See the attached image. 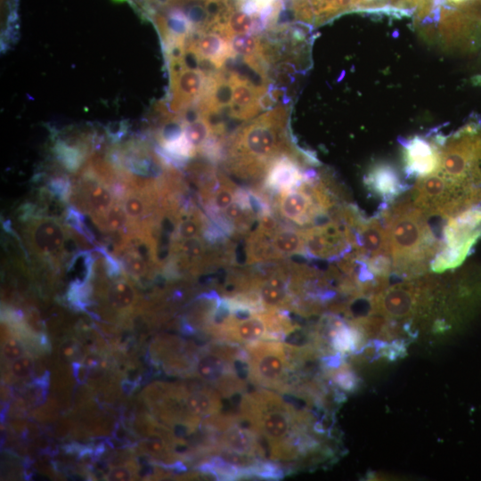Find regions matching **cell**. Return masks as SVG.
Returning a JSON list of instances; mask_svg holds the SVG:
<instances>
[{
	"instance_id": "cell-23",
	"label": "cell",
	"mask_w": 481,
	"mask_h": 481,
	"mask_svg": "<svg viewBox=\"0 0 481 481\" xmlns=\"http://www.w3.org/2000/svg\"><path fill=\"white\" fill-rule=\"evenodd\" d=\"M182 61L187 69H199L200 56L194 48L189 47L185 49Z\"/></svg>"
},
{
	"instance_id": "cell-11",
	"label": "cell",
	"mask_w": 481,
	"mask_h": 481,
	"mask_svg": "<svg viewBox=\"0 0 481 481\" xmlns=\"http://www.w3.org/2000/svg\"><path fill=\"white\" fill-rule=\"evenodd\" d=\"M232 83V101L229 107L230 115L238 119L254 117L260 110L259 98L265 87H259L237 73H231Z\"/></svg>"
},
{
	"instance_id": "cell-28",
	"label": "cell",
	"mask_w": 481,
	"mask_h": 481,
	"mask_svg": "<svg viewBox=\"0 0 481 481\" xmlns=\"http://www.w3.org/2000/svg\"><path fill=\"white\" fill-rule=\"evenodd\" d=\"M114 3H123L127 0H112Z\"/></svg>"
},
{
	"instance_id": "cell-6",
	"label": "cell",
	"mask_w": 481,
	"mask_h": 481,
	"mask_svg": "<svg viewBox=\"0 0 481 481\" xmlns=\"http://www.w3.org/2000/svg\"><path fill=\"white\" fill-rule=\"evenodd\" d=\"M441 136L413 135L402 141L404 167L408 178H421L437 170Z\"/></svg>"
},
{
	"instance_id": "cell-1",
	"label": "cell",
	"mask_w": 481,
	"mask_h": 481,
	"mask_svg": "<svg viewBox=\"0 0 481 481\" xmlns=\"http://www.w3.org/2000/svg\"><path fill=\"white\" fill-rule=\"evenodd\" d=\"M378 215L387 229L393 273L407 278L425 273L442 244L427 216L411 200L381 204Z\"/></svg>"
},
{
	"instance_id": "cell-27",
	"label": "cell",
	"mask_w": 481,
	"mask_h": 481,
	"mask_svg": "<svg viewBox=\"0 0 481 481\" xmlns=\"http://www.w3.org/2000/svg\"><path fill=\"white\" fill-rule=\"evenodd\" d=\"M449 3L453 4L458 6H461L465 4H468L469 2L472 0H447Z\"/></svg>"
},
{
	"instance_id": "cell-25",
	"label": "cell",
	"mask_w": 481,
	"mask_h": 481,
	"mask_svg": "<svg viewBox=\"0 0 481 481\" xmlns=\"http://www.w3.org/2000/svg\"><path fill=\"white\" fill-rule=\"evenodd\" d=\"M4 354L10 359H18L22 354V349L17 341L12 340L5 344L4 347Z\"/></svg>"
},
{
	"instance_id": "cell-5",
	"label": "cell",
	"mask_w": 481,
	"mask_h": 481,
	"mask_svg": "<svg viewBox=\"0 0 481 481\" xmlns=\"http://www.w3.org/2000/svg\"><path fill=\"white\" fill-rule=\"evenodd\" d=\"M303 232V256L308 260L338 262L351 252L355 245L353 231L339 221L330 220L320 225L309 226Z\"/></svg>"
},
{
	"instance_id": "cell-22",
	"label": "cell",
	"mask_w": 481,
	"mask_h": 481,
	"mask_svg": "<svg viewBox=\"0 0 481 481\" xmlns=\"http://www.w3.org/2000/svg\"><path fill=\"white\" fill-rule=\"evenodd\" d=\"M334 381L346 390H352L355 387L354 375L347 370L342 368L336 373L331 374Z\"/></svg>"
},
{
	"instance_id": "cell-10",
	"label": "cell",
	"mask_w": 481,
	"mask_h": 481,
	"mask_svg": "<svg viewBox=\"0 0 481 481\" xmlns=\"http://www.w3.org/2000/svg\"><path fill=\"white\" fill-rule=\"evenodd\" d=\"M367 190L389 205L408 191L411 186L404 183L397 170L390 164L379 162L373 165L363 177Z\"/></svg>"
},
{
	"instance_id": "cell-14",
	"label": "cell",
	"mask_w": 481,
	"mask_h": 481,
	"mask_svg": "<svg viewBox=\"0 0 481 481\" xmlns=\"http://www.w3.org/2000/svg\"><path fill=\"white\" fill-rule=\"evenodd\" d=\"M272 244L281 260L304 253V232L293 226H283L271 238Z\"/></svg>"
},
{
	"instance_id": "cell-26",
	"label": "cell",
	"mask_w": 481,
	"mask_h": 481,
	"mask_svg": "<svg viewBox=\"0 0 481 481\" xmlns=\"http://www.w3.org/2000/svg\"><path fill=\"white\" fill-rule=\"evenodd\" d=\"M129 477H130L129 472L124 468H118V469H113L110 472V477H109L110 480H115V481L128 480Z\"/></svg>"
},
{
	"instance_id": "cell-18",
	"label": "cell",
	"mask_w": 481,
	"mask_h": 481,
	"mask_svg": "<svg viewBox=\"0 0 481 481\" xmlns=\"http://www.w3.org/2000/svg\"><path fill=\"white\" fill-rule=\"evenodd\" d=\"M184 124L180 118H167L165 119L157 133V139L160 147H164L178 141L184 135Z\"/></svg>"
},
{
	"instance_id": "cell-20",
	"label": "cell",
	"mask_w": 481,
	"mask_h": 481,
	"mask_svg": "<svg viewBox=\"0 0 481 481\" xmlns=\"http://www.w3.org/2000/svg\"><path fill=\"white\" fill-rule=\"evenodd\" d=\"M231 48L243 56L255 55L261 52V41L252 34H240L232 38Z\"/></svg>"
},
{
	"instance_id": "cell-12",
	"label": "cell",
	"mask_w": 481,
	"mask_h": 481,
	"mask_svg": "<svg viewBox=\"0 0 481 481\" xmlns=\"http://www.w3.org/2000/svg\"><path fill=\"white\" fill-rule=\"evenodd\" d=\"M304 171L296 158L283 156L272 164L263 184L275 193L295 189L303 183Z\"/></svg>"
},
{
	"instance_id": "cell-2",
	"label": "cell",
	"mask_w": 481,
	"mask_h": 481,
	"mask_svg": "<svg viewBox=\"0 0 481 481\" xmlns=\"http://www.w3.org/2000/svg\"><path fill=\"white\" fill-rule=\"evenodd\" d=\"M286 110L278 107L241 127L229 148V169L235 175L264 182L272 164L279 158L297 159L285 131Z\"/></svg>"
},
{
	"instance_id": "cell-8",
	"label": "cell",
	"mask_w": 481,
	"mask_h": 481,
	"mask_svg": "<svg viewBox=\"0 0 481 481\" xmlns=\"http://www.w3.org/2000/svg\"><path fill=\"white\" fill-rule=\"evenodd\" d=\"M351 230L355 236L352 251L357 256L363 258L379 255L390 256L387 229L378 214L371 218L364 216Z\"/></svg>"
},
{
	"instance_id": "cell-3",
	"label": "cell",
	"mask_w": 481,
	"mask_h": 481,
	"mask_svg": "<svg viewBox=\"0 0 481 481\" xmlns=\"http://www.w3.org/2000/svg\"><path fill=\"white\" fill-rule=\"evenodd\" d=\"M249 380L257 386L282 392L289 385L292 366L287 345L277 339L245 344Z\"/></svg>"
},
{
	"instance_id": "cell-13",
	"label": "cell",
	"mask_w": 481,
	"mask_h": 481,
	"mask_svg": "<svg viewBox=\"0 0 481 481\" xmlns=\"http://www.w3.org/2000/svg\"><path fill=\"white\" fill-rule=\"evenodd\" d=\"M189 47L194 48L200 58L211 61L217 69L224 64L232 51L227 41L219 34L211 31L200 32L192 40Z\"/></svg>"
},
{
	"instance_id": "cell-15",
	"label": "cell",
	"mask_w": 481,
	"mask_h": 481,
	"mask_svg": "<svg viewBox=\"0 0 481 481\" xmlns=\"http://www.w3.org/2000/svg\"><path fill=\"white\" fill-rule=\"evenodd\" d=\"M53 152L58 162L69 172H77L86 158L90 155L85 148L63 139L54 142Z\"/></svg>"
},
{
	"instance_id": "cell-24",
	"label": "cell",
	"mask_w": 481,
	"mask_h": 481,
	"mask_svg": "<svg viewBox=\"0 0 481 481\" xmlns=\"http://www.w3.org/2000/svg\"><path fill=\"white\" fill-rule=\"evenodd\" d=\"M32 370V362L27 357H20L16 359L12 364V371L17 377H25L30 373Z\"/></svg>"
},
{
	"instance_id": "cell-16",
	"label": "cell",
	"mask_w": 481,
	"mask_h": 481,
	"mask_svg": "<svg viewBox=\"0 0 481 481\" xmlns=\"http://www.w3.org/2000/svg\"><path fill=\"white\" fill-rule=\"evenodd\" d=\"M238 189L239 187L227 176L219 174V184L215 190L209 204L204 209L224 211L234 201Z\"/></svg>"
},
{
	"instance_id": "cell-7",
	"label": "cell",
	"mask_w": 481,
	"mask_h": 481,
	"mask_svg": "<svg viewBox=\"0 0 481 481\" xmlns=\"http://www.w3.org/2000/svg\"><path fill=\"white\" fill-rule=\"evenodd\" d=\"M291 10L297 20L320 26L346 12H369L371 5L367 0H292Z\"/></svg>"
},
{
	"instance_id": "cell-21",
	"label": "cell",
	"mask_w": 481,
	"mask_h": 481,
	"mask_svg": "<svg viewBox=\"0 0 481 481\" xmlns=\"http://www.w3.org/2000/svg\"><path fill=\"white\" fill-rule=\"evenodd\" d=\"M128 126L126 120L114 121L109 123L104 127V131L110 142L117 143L126 134Z\"/></svg>"
},
{
	"instance_id": "cell-19",
	"label": "cell",
	"mask_w": 481,
	"mask_h": 481,
	"mask_svg": "<svg viewBox=\"0 0 481 481\" xmlns=\"http://www.w3.org/2000/svg\"><path fill=\"white\" fill-rule=\"evenodd\" d=\"M184 135L197 152L212 135L208 123L202 117L195 122L186 125Z\"/></svg>"
},
{
	"instance_id": "cell-9",
	"label": "cell",
	"mask_w": 481,
	"mask_h": 481,
	"mask_svg": "<svg viewBox=\"0 0 481 481\" xmlns=\"http://www.w3.org/2000/svg\"><path fill=\"white\" fill-rule=\"evenodd\" d=\"M421 293L420 284L406 282L383 289L373 300V308L388 316L404 317L412 314Z\"/></svg>"
},
{
	"instance_id": "cell-4",
	"label": "cell",
	"mask_w": 481,
	"mask_h": 481,
	"mask_svg": "<svg viewBox=\"0 0 481 481\" xmlns=\"http://www.w3.org/2000/svg\"><path fill=\"white\" fill-rule=\"evenodd\" d=\"M24 230L28 249L37 259L58 267L69 255L66 249L70 227L53 216H37L28 222Z\"/></svg>"
},
{
	"instance_id": "cell-17",
	"label": "cell",
	"mask_w": 481,
	"mask_h": 481,
	"mask_svg": "<svg viewBox=\"0 0 481 481\" xmlns=\"http://www.w3.org/2000/svg\"><path fill=\"white\" fill-rule=\"evenodd\" d=\"M135 299V289L126 281L118 280L108 288L107 300L113 308H127L132 306Z\"/></svg>"
}]
</instances>
